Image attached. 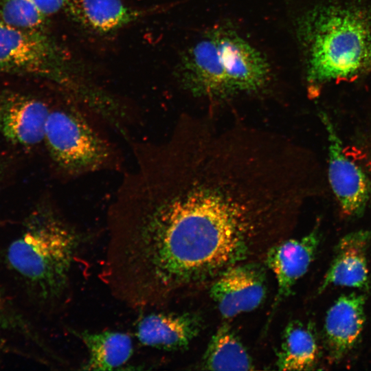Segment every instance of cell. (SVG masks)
<instances>
[{"label": "cell", "instance_id": "d6986e66", "mask_svg": "<svg viewBox=\"0 0 371 371\" xmlns=\"http://www.w3.org/2000/svg\"><path fill=\"white\" fill-rule=\"evenodd\" d=\"M46 17L34 0L3 1L1 21L11 26L38 30L43 25Z\"/></svg>", "mask_w": 371, "mask_h": 371}, {"label": "cell", "instance_id": "4fadbf2b", "mask_svg": "<svg viewBox=\"0 0 371 371\" xmlns=\"http://www.w3.org/2000/svg\"><path fill=\"white\" fill-rule=\"evenodd\" d=\"M202 327L200 317L191 313H151L138 322L136 335L144 346L165 350L187 348Z\"/></svg>", "mask_w": 371, "mask_h": 371}, {"label": "cell", "instance_id": "8992f818", "mask_svg": "<svg viewBox=\"0 0 371 371\" xmlns=\"http://www.w3.org/2000/svg\"><path fill=\"white\" fill-rule=\"evenodd\" d=\"M0 69L65 76L58 51L45 36L37 30L15 27L1 20Z\"/></svg>", "mask_w": 371, "mask_h": 371}, {"label": "cell", "instance_id": "ac0fdd59", "mask_svg": "<svg viewBox=\"0 0 371 371\" xmlns=\"http://www.w3.org/2000/svg\"><path fill=\"white\" fill-rule=\"evenodd\" d=\"M208 370H253L247 350L227 325H222L212 336L202 359Z\"/></svg>", "mask_w": 371, "mask_h": 371}, {"label": "cell", "instance_id": "277c9868", "mask_svg": "<svg viewBox=\"0 0 371 371\" xmlns=\"http://www.w3.org/2000/svg\"><path fill=\"white\" fill-rule=\"evenodd\" d=\"M44 142L52 160L69 174L97 170L110 155L106 143L87 121L67 109L50 111Z\"/></svg>", "mask_w": 371, "mask_h": 371}, {"label": "cell", "instance_id": "6da1fadb", "mask_svg": "<svg viewBox=\"0 0 371 371\" xmlns=\"http://www.w3.org/2000/svg\"><path fill=\"white\" fill-rule=\"evenodd\" d=\"M137 157L108 213L100 275L133 308L162 306L249 261L295 206L289 152L249 127L188 122Z\"/></svg>", "mask_w": 371, "mask_h": 371}, {"label": "cell", "instance_id": "3957f363", "mask_svg": "<svg viewBox=\"0 0 371 371\" xmlns=\"http://www.w3.org/2000/svg\"><path fill=\"white\" fill-rule=\"evenodd\" d=\"M82 241L80 232L58 213L39 210L8 246L5 262L37 302L58 304L69 293Z\"/></svg>", "mask_w": 371, "mask_h": 371}, {"label": "cell", "instance_id": "5bb4252c", "mask_svg": "<svg viewBox=\"0 0 371 371\" xmlns=\"http://www.w3.org/2000/svg\"><path fill=\"white\" fill-rule=\"evenodd\" d=\"M370 238V232L361 229L347 234L339 240L332 263L319 287V293L333 285L368 287L367 251Z\"/></svg>", "mask_w": 371, "mask_h": 371}, {"label": "cell", "instance_id": "30bf717a", "mask_svg": "<svg viewBox=\"0 0 371 371\" xmlns=\"http://www.w3.org/2000/svg\"><path fill=\"white\" fill-rule=\"evenodd\" d=\"M319 243V235L315 229L299 238L277 241L267 249L266 264L273 273L277 284L273 309L291 293L294 286L307 272Z\"/></svg>", "mask_w": 371, "mask_h": 371}, {"label": "cell", "instance_id": "9a60e30c", "mask_svg": "<svg viewBox=\"0 0 371 371\" xmlns=\"http://www.w3.org/2000/svg\"><path fill=\"white\" fill-rule=\"evenodd\" d=\"M65 10L76 22L98 33L117 30L151 12L122 0H67Z\"/></svg>", "mask_w": 371, "mask_h": 371}, {"label": "cell", "instance_id": "8fae6325", "mask_svg": "<svg viewBox=\"0 0 371 371\" xmlns=\"http://www.w3.org/2000/svg\"><path fill=\"white\" fill-rule=\"evenodd\" d=\"M50 111L36 98L20 94L0 97V133L10 142L32 146L44 141Z\"/></svg>", "mask_w": 371, "mask_h": 371}, {"label": "cell", "instance_id": "2e32d148", "mask_svg": "<svg viewBox=\"0 0 371 371\" xmlns=\"http://www.w3.org/2000/svg\"><path fill=\"white\" fill-rule=\"evenodd\" d=\"M86 346L88 358L82 365L85 370H113L126 364L132 356L131 337L126 333L105 330H71Z\"/></svg>", "mask_w": 371, "mask_h": 371}, {"label": "cell", "instance_id": "ffe728a7", "mask_svg": "<svg viewBox=\"0 0 371 371\" xmlns=\"http://www.w3.org/2000/svg\"><path fill=\"white\" fill-rule=\"evenodd\" d=\"M0 328L26 330L24 321L13 310L8 300L0 289Z\"/></svg>", "mask_w": 371, "mask_h": 371}, {"label": "cell", "instance_id": "44dd1931", "mask_svg": "<svg viewBox=\"0 0 371 371\" xmlns=\"http://www.w3.org/2000/svg\"><path fill=\"white\" fill-rule=\"evenodd\" d=\"M41 12L46 16L54 14L65 10L67 0H34Z\"/></svg>", "mask_w": 371, "mask_h": 371}, {"label": "cell", "instance_id": "7a4b0ae2", "mask_svg": "<svg viewBox=\"0 0 371 371\" xmlns=\"http://www.w3.org/2000/svg\"><path fill=\"white\" fill-rule=\"evenodd\" d=\"M297 35L304 53L306 80L316 87L371 71V10L324 4L304 13Z\"/></svg>", "mask_w": 371, "mask_h": 371}, {"label": "cell", "instance_id": "e0dca14e", "mask_svg": "<svg viewBox=\"0 0 371 371\" xmlns=\"http://www.w3.org/2000/svg\"><path fill=\"white\" fill-rule=\"evenodd\" d=\"M317 338L311 326L293 321L285 327L276 355V366L280 370H308L318 360Z\"/></svg>", "mask_w": 371, "mask_h": 371}, {"label": "cell", "instance_id": "ba28073f", "mask_svg": "<svg viewBox=\"0 0 371 371\" xmlns=\"http://www.w3.org/2000/svg\"><path fill=\"white\" fill-rule=\"evenodd\" d=\"M179 78L194 96L212 100L231 98L212 30L184 52L179 64Z\"/></svg>", "mask_w": 371, "mask_h": 371}, {"label": "cell", "instance_id": "52a82bcc", "mask_svg": "<svg viewBox=\"0 0 371 371\" xmlns=\"http://www.w3.org/2000/svg\"><path fill=\"white\" fill-rule=\"evenodd\" d=\"M251 261L228 268L210 284V296L225 319L252 311L265 300L267 287L265 270Z\"/></svg>", "mask_w": 371, "mask_h": 371}, {"label": "cell", "instance_id": "5b68a950", "mask_svg": "<svg viewBox=\"0 0 371 371\" xmlns=\"http://www.w3.org/2000/svg\"><path fill=\"white\" fill-rule=\"evenodd\" d=\"M231 96L265 90L272 80L265 56L234 30H212Z\"/></svg>", "mask_w": 371, "mask_h": 371}, {"label": "cell", "instance_id": "7c38bea8", "mask_svg": "<svg viewBox=\"0 0 371 371\" xmlns=\"http://www.w3.org/2000/svg\"><path fill=\"white\" fill-rule=\"evenodd\" d=\"M363 295L352 293L341 295L328 310L324 334L330 357L342 359L357 344L365 323Z\"/></svg>", "mask_w": 371, "mask_h": 371}, {"label": "cell", "instance_id": "9c48e42d", "mask_svg": "<svg viewBox=\"0 0 371 371\" xmlns=\"http://www.w3.org/2000/svg\"><path fill=\"white\" fill-rule=\"evenodd\" d=\"M321 120L328 142V180L343 213L348 216L361 214L369 198V187L362 169L344 150L331 120L324 113Z\"/></svg>", "mask_w": 371, "mask_h": 371}]
</instances>
